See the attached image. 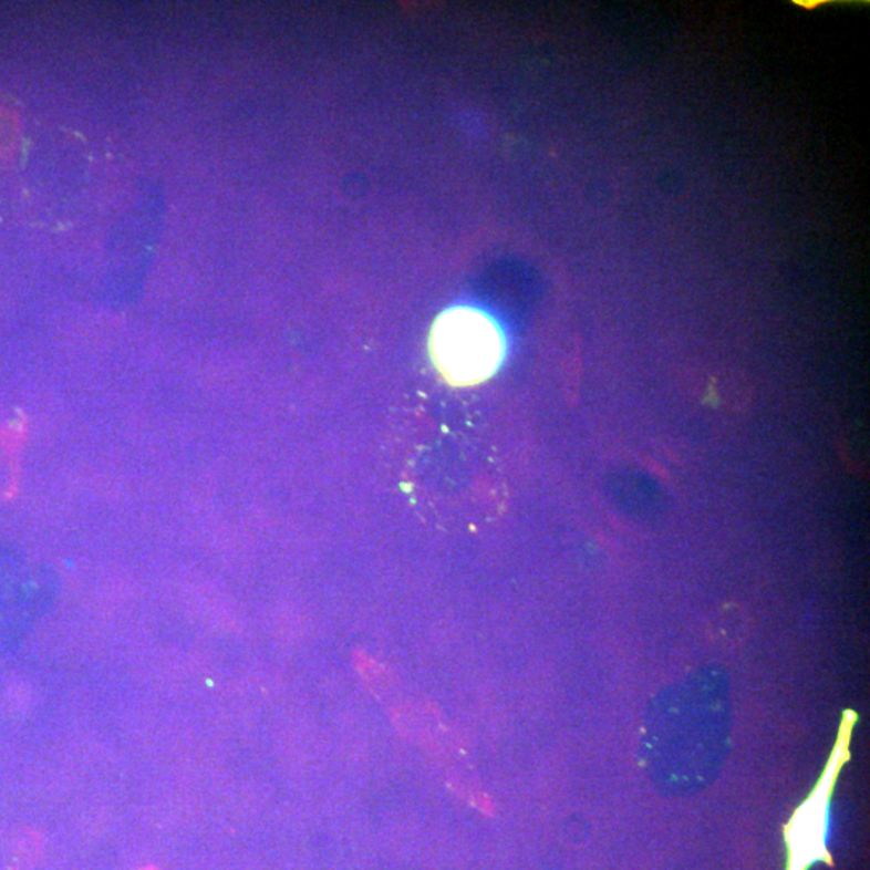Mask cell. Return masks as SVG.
I'll list each match as a JSON object with an SVG mask.
<instances>
[{"mask_svg": "<svg viewBox=\"0 0 870 870\" xmlns=\"http://www.w3.org/2000/svg\"><path fill=\"white\" fill-rule=\"evenodd\" d=\"M86 137L0 102V218L62 228L84 218L101 187Z\"/></svg>", "mask_w": 870, "mask_h": 870, "instance_id": "obj_1", "label": "cell"}, {"mask_svg": "<svg viewBox=\"0 0 870 870\" xmlns=\"http://www.w3.org/2000/svg\"><path fill=\"white\" fill-rule=\"evenodd\" d=\"M433 353L448 381L476 384L497 370L504 344L489 318L473 310H454L435 323Z\"/></svg>", "mask_w": 870, "mask_h": 870, "instance_id": "obj_2", "label": "cell"}, {"mask_svg": "<svg viewBox=\"0 0 870 870\" xmlns=\"http://www.w3.org/2000/svg\"><path fill=\"white\" fill-rule=\"evenodd\" d=\"M139 870H158V869L154 868V866H147V868H143V869H139Z\"/></svg>", "mask_w": 870, "mask_h": 870, "instance_id": "obj_3", "label": "cell"}]
</instances>
